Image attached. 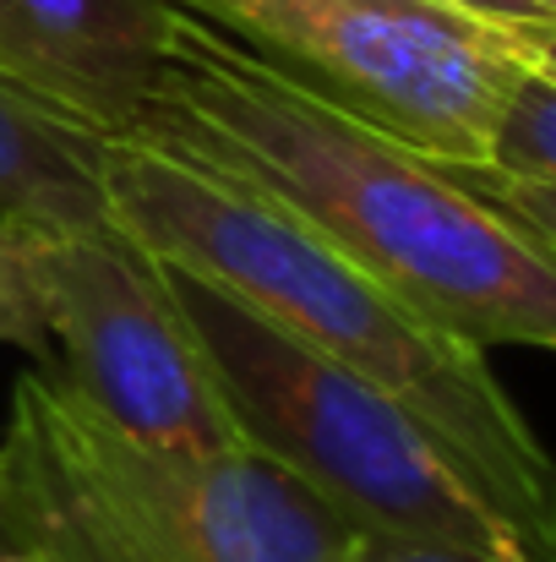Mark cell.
Masks as SVG:
<instances>
[{"instance_id":"cell-1","label":"cell","mask_w":556,"mask_h":562,"mask_svg":"<svg viewBox=\"0 0 556 562\" xmlns=\"http://www.w3.org/2000/svg\"><path fill=\"white\" fill-rule=\"evenodd\" d=\"M137 143L268 191L453 339L556 356L552 240L185 11Z\"/></svg>"},{"instance_id":"cell-2","label":"cell","mask_w":556,"mask_h":562,"mask_svg":"<svg viewBox=\"0 0 556 562\" xmlns=\"http://www.w3.org/2000/svg\"><path fill=\"white\" fill-rule=\"evenodd\" d=\"M110 218L159 262L224 290L311 356L398 398L535 562H556V459L486 367L268 191L196 170L137 137L104 154Z\"/></svg>"},{"instance_id":"cell-3","label":"cell","mask_w":556,"mask_h":562,"mask_svg":"<svg viewBox=\"0 0 556 562\" xmlns=\"http://www.w3.org/2000/svg\"><path fill=\"white\" fill-rule=\"evenodd\" d=\"M0 514L38 562H339L355 536L257 448L185 453L121 431L55 361L11 387Z\"/></svg>"},{"instance_id":"cell-4","label":"cell","mask_w":556,"mask_h":562,"mask_svg":"<svg viewBox=\"0 0 556 562\" xmlns=\"http://www.w3.org/2000/svg\"><path fill=\"white\" fill-rule=\"evenodd\" d=\"M170 279L246 448L300 475L366 530L431 541L475 562H535L398 398L311 356L224 290L181 268H170Z\"/></svg>"},{"instance_id":"cell-5","label":"cell","mask_w":556,"mask_h":562,"mask_svg":"<svg viewBox=\"0 0 556 562\" xmlns=\"http://www.w3.org/2000/svg\"><path fill=\"white\" fill-rule=\"evenodd\" d=\"M322 104L436 165H491L513 82L552 38L442 0H170Z\"/></svg>"},{"instance_id":"cell-6","label":"cell","mask_w":556,"mask_h":562,"mask_svg":"<svg viewBox=\"0 0 556 562\" xmlns=\"http://www.w3.org/2000/svg\"><path fill=\"white\" fill-rule=\"evenodd\" d=\"M33 284L55 367L121 431L224 453L246 448L170 268L115 218L33 235Z\"/></svg>"},{"instance_id":"cell-7","label":"cell","mask_w":556,"mask_h":562,"mask_svg":"<svg viewBox=\"0 0 556 562\" xmlns=\"http://www.w3.org/2000/svg\"><path fill=\"white\" fill-rule=\"evenodd\" d=\"M170 0H0V77L121 143L170 60Z\"/></svg>"},{"instance_id":"cell-8","label":"cell","mask_w":556,"mask_h":562,"mask_svg":"<svg viewBox=\"0 0 556 562\" xmlns=\"http://www.w3.org/2000/svg\"><path fill=\"white\" fill-rule=\"evenodd\" d=\"M104 154L110 137L0 77V213L27 229H82L110 218Z\"/></svg>"},{"instance_id":"cell-9","label":"cell","mask_w":556,"mask_h":562,"mask_svg":"<svg viewBox=\"0 0 556 562\" xmlns=\"http://www.w3.org/2000/svg\"><path fill=\"white\" fill-rule=\"evenodd\" d=\"M491 170L556 181V77L541 60L513 82L502 104V121L491 137Z\"/></svg>"},{"instance_id":"cell-10","label":"cell","mask_w":556,"mask_h":562,"mask_svg":"<svg viewBox=\"0 0 556 562\" xmlns=\"http://www.w3.org/2000/svg\"><path fill=\"white\" fill-rule=\"evenodd\" d=\"M33 235L38 229L0 213V345H16L33 361H55L38 284H33Z\"/></svg>"},{"instance_id":"cell-11","label":"cell","mask_w":556,"mask_h":562,"mask_svg":"<svg viewBox=\"0 0 556 562\" xmlns=\"http://www.w3.org/2000/svg\"><path fill=\"white\" fill-rule=\"evenodd\" d=\"M464 187L486 202H497L502 213H513L519 224H530L541 240L556 246V181H530V176H508L491 165H447Z\"/></svg>"},{"instance_id":"cell-12","label":"cell","mask_w":556,"mask_h":562,"mask_svg":"<svg viewBox=\"0 0 556 562\" xmlns=\"http://www.w3.org/2000/svg\"><path fill=\"white\" fill-rule=\"evenodd\" d=\"M339 562H475V558L431 547V541H409V536H387V530L355 525V536H350V547H344Z\"/></svg>"},{"instance_id":"cell-13","label":"cell","mask_w":556,"mask_h":562,"mask_svg":"<svg viewBox=\"0 0 556 562\" xmlns=\"http://www.w3.org/2000/svg\"><path fill=\"white\" fill-rule=\"evenodd\" d=\"M442 5H458L469 16H486V22H502V27H519V33H535L546 38L556 33V11L541 0H442Z\"/></svg>"},{"instance_id":"cell-14","label":"cell","mask_w":556,"mask_h":562,"mask_svg":"<svg viewBox=\"0 0 556 562\" xmlns=\"http://www.w3.org/2000/svg\"><path fill=\"white\" fill-rule=\"evenodd\" d=\"M535 60H541V66H546V71H552V77H556V44H552V38H546V44L535 49Z\"/></svg>"},{"instance_id":"cell-15","label":"cell","mask_w":556,"mask_h":562,"mask_svg":"<svg viewBox=\"0 0 556 562\" xmlns=\"http://www.w3.org/2000/svg\"><path fill=\"white\" fill-rule=\"evenodd\" d=\"M0 552H16L11 547V530H5V514H0Z\"/></svg>"},{"instance_id":"cell-16","label":"cell","mask_w":556,"mask_h":562,"mask_svg":"<svg viewBox=\"0 0 556 562\" xmlns=\"http://www.w3.org/2000/svg\"><path fill=\"white\" fill-rule=\"evenodd\" d=\"M0 562H38V558H27V552H0Z\"/></svg>"},{"instance_id":"cell-17","label":"cell","mask_w":556,"mask_h":562,"mask_svg":"<svg viewBox=\"0 0 556 562\" xmlns=\"http://www.w3.org/2000/svg\"><path fill=\"white\" fill-rule=\"evenodd\" d=\"M541 5H552V11H556V0H541Z\"/></svg>"},{"instance_id":"cell-18","label":"cell","mask_w":556,"mask_h":562,"mask_svg":"<svg viewBox=\"0 0 556 562\" xmlns=\"http://www.w3.org/2000/svg\"><path fill=\"white\" fill-rule=\"evenodd\" d=\"M552 44H556V33H552Z\"/></svg>"}]
</instances>
